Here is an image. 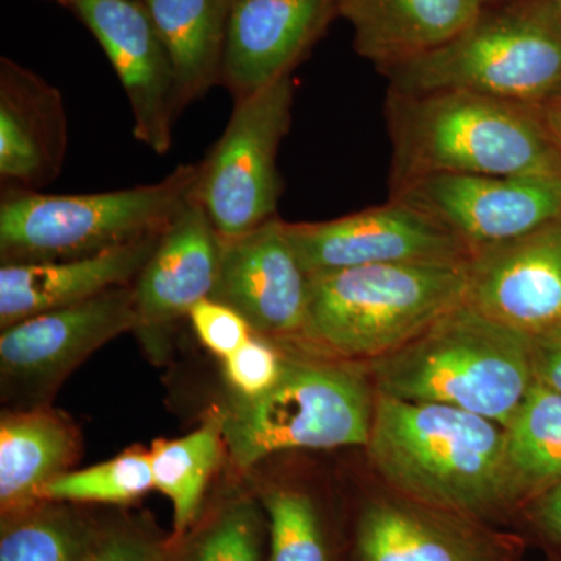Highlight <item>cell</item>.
Returning <instances> with one entry per match:
<instances>
[{
	"mask_svg": "<svg viewBox=\"0 0 561 561\" xmlns=\"http://www.w3.org/2000/svg\"><path fill=\"white\" fill-rule=\"evenodd\" d=\"M391 190L431 175L561 172V149L540 106L465 91L389 92Z\"/></svg>",
	"mask_w": 561,
	"mask_h": 561,
	"instance_id": "6da1fadb",
	"label": "cell"
},
{
	"mask_svg": "<svg viewBox=\"0 0 561 561\" xmlns=\"http://www.w3.org/2000/svg\"><path fill=\"white\" fill-rule=\"evenodd\" d=\"M365 448L391 489L430 507L483 516L516 500L504 427L485 416L376 394Z\"/></svg>",
	"mask_w": 561,
	"mask_h": 561,
	"instance_id": "7a4b0ae2",
	"label": "cell"
},
{
	"mask_svg": "<svg viewBox=\"0 0 561 561\" xmlns=\"http://www.w3.org/2000/svg\"><path fill=\"white\" fill-rule=\"evenodd\" d=\"M376 394L449 405L496 421L515 415L531 382V342L467 300L402 348L368 364Z\"/></svg>",
	"mask_w": 561,
	"mask_h": 561,
	"instance_id": "3957f363",
	"label": "cell"
},
{
	"mask_svg": "<svg viewBox=\"0 0 561 561\" xmlns=\"http://www.w3.org/2000/svg\"><path fill=\"white\" fill-rule=\"evenodd\" d=\"M298 342L334 359L371 362L402 348L467 300V264H390L308 276Z\"/></svg>",
	"mask_w": 561,
	"mask_h": 561,
	"instance_id": "277c9868",
	"label": "cell"
},
{
	"mask_svg": "<svg viewBox=\"0 0 561 561\" xmlns=\"http://www.w3.org/2000/svg\"><path fill=\"white\" fill-rule=\"evenodd\" d=\"M389 92L465 91L541 106L561 94V13L552 0L482 7L438 49L387 70Z\"/></svg>",
	"mask_w": 561,
	"mask_h": 561,
	"instance_id": "5b68a950",
	"label": "cell"
},
{
	"mask_svg": "<svg viewBox=\"0 0 561 561\" xmlns=\"http://www.w3.org/2000/svg\"><path fill=\"white\" fill-rule=\"evenodd\" d=\"M197 175L198 164H183L158 183L131 190H10L0 203L2 264L79 260L161 234L192 197Z\"/></svg>",
	"mask_w": 561,
	"mask_h": 561,
	"instance_id": "8992f818",
	"label": "cell"
},
{
	"mask_svg": "<svg viewBox=\"0 0 561 561\" xmlns=\"http://www.w3.org/2000/svg\"><path fill=\"white\" fill-rule=\"evenodd\" d=\"M370 376L335 362H284L272 390L256 400L234 398L221 413L225 446L247 470L291 449L367 446L375 416Z\"/></svg>",
	"mask_w": 561,
	"mask_h": 561,
	"instance_id": "52a82bcc",
	"label": "cell"
},
{
	"mask_svg": "<svg viewBox=\"0 0 561 561\" xmlns=\"http://www.w3.org/2000/svg\"><path fill=\"white\" fill-rule=\"evenodd\" d=\"M291 77L239 99L224 135L198 164L192 197L221 239L275 219L283 181L276 157L290 127Z\"/></svg>",
	"mask_w": 561,
	"mask_h": 561,
	"instance_id": "ba28073f",
	"label": "cell"
},
{
	"mask_svg": "<svg viewBox=\"0 0 561 561\" xmlns=\"http://www.w3.org/2000/svg\"><path fill=\"white\" fill-rule=\"evenodd\" d=\"M391 198L427 214L472 254L561 220V172L431 175L412 181Z\"/></svg>",
	"mask_w": 561,
	"mask_h": 561,
	"instance_id": "9c48e42d",
	"label": "cell"
},
{
	"mask_svg": "<svg viewBox=\"0 0 561 561\" xmlns=\"http://www.w3.org/2000/svg\"><path fill=\"white\" fill-rule=\"evenodd\" d=\"M306 275L390 264H467L471 250L451 231L408 203L313 224H287Z\"/></svg>",
	"mask_w": 561,
	"mask_h": 561,
	"instance_id": "30bf717a",
	"label": "cell"
},
{
	"mask_svg": "<svg viewBox=\"0 0 561 561\" xmlns=\"http://www.w3.org/2000/svg\"><path fill=\"white\" fill-rule=\"evenodd\" d=\"M116 70L127 94L136 139L154 153L172 149L181 111L175 72L142 0H66Z\"/></svg>",
	"mask_w": 561,
	"mask_h": 561,
	"instance_id": "8fae6325",
	"label": "cell"
},
{
	"mask_svg": "<svg viewBox=\"0 0 561 561\" xmlns=\"http://www.w3.org/2000/svg\"><path fill=\"white\" fill-rule=\"evenodd\" d=\"M309 278L286 231L265 221L245 234L220 238L219 271L209 298L230 306L268 341H298L306 321Z\"/></svg>",
	"mask_w": 561,
	"mask_h": 561,
	"instance_id": "7c38bea8",
	"label": "cell"
},
{
	"mask_svg": "<svg viewBox=\"0 0 561 561\" xmlns=\"http://www.w3.org/2000/svg\"><path fill=\"white\" fill-rule=\"evenodd\" d=\"M138 328L135 289L114 287L90 300L39 313L0 335V371L7 382L43 391L117 335Z\"/></svg>",
	"mask_w": 561,
	"mask_h": 561,
	"instance_id": "4fadbf2b",
	"label": "cell"
},
{
	"mask_svg": "<svg viewBox=\"0 0 561 561\" xmlns=\"http://www.w3.org/2000/svg\"><path fill=\"white\" fill-rule=\"evenodd\" d=\"M467 301L491 319L535 335L561 323V220L474 251Z\"/></svg>",
	"mask_w": 561,
	"mask_h": 561,
	"instance_id": "5bb4252c",
	"label": "cell"
},
{
	"mask_svg": "<svg viewBox=\"0 0 561 561\" xmlns=\"http://www.w3.org/2000/svg\"><path fill=\"white\" fill-rule=\"evenodd\" d=\"M334 14L337 0H231L221 83L234 102L290 76Z\"/></svg>",
	"mask_w": 561,
	"mask_h": 561,
	"instance_id": "9a60e30c",
	"label": "cell"
},
{
	"mask_svg": "<svg viewBox=\"0 0 561 561\" xmlns=\"http://www.w3.org/2000/svg\"><path fill=\"white\" fill-rule=\"evenodd\" d=\"M220 236L201 203L191 197L161 232L157 249L136 278L138 328L157 342L162 332L206 300L216 286Z\"/></svg>",
	"mask_w": 561,
	"mask_h": 561,
	"instance_id": "2e32d148",
	"label": "cell"
},
{
	"mask_svg": "<svg viewBox=\"0 0 561 561\" xmlns=\"http://www.w3.org/2000/svg\"><path fill=\"white\" fill-rule=\"evenodd\" d=\"M160 236L68 261L7 262L0 268L2 330L77 305L114 287L130 286L157 249Z\"/></svg>",
	"mask_w": 561,
	"mask_h": 561,
	"instance_id": "e0dca14e",
	"label": "cell"
},
{
	"mask_svg": "<svg viewBox=\"0 0 561 561\" xmlns=\"http://www.w3.org/2000/svg\"><path fill=\"white\" fill-rule=\"evenodd\" d=\"M68 125L60 92L7 58L0 62V175L33 186L60 172Z\"/></svg>",
	"mask_w": 561,
	"mask_h": 561,
	"instance_id": "ac0fdd59",
	"label": "cell"
},
{
	"mask_svg": "<svg viewBox=\"0 0 561 561\" xmlns=\"http://www.w3.org/2000/svg\"><path fill=\"white\" fill-rule=\"evenodd\" d=\"M481 9L478 0H337L354 50L381 73L456 38Z\"/></svg>",
	"mask_w": 561,
	"mask_h": 561,
	"instance_id": "d6986e66",
	"label": "cell"
},
{
	"mask_svg": "<svg viewBox=\"0 0 561 561\" xmlns=\"http://www.w3.org/2000/svg\"><path fill=\"white\" fill-rule=\"evenodd\" d=\"M79 454V435L54 412L3 413L0 420V505L18 516L43 501V491L68 471Z\"/></svg>",
	"mask_w": 561,
	"mask_h": 561,
	"instance_id": "ffe728a7",
	"label": "cell"
},
{
	"mask_svg": "<svg viewBox=\"0 0 561 561\" xmlns=\"http://www.w3.org/2000/svg\"><path fill=\"white\" fill-rule=\"evenodd\" d=\"M171 58L181 110L221 81L231 0H142Z\"/></svg>",
	"mask_w": 561,
	"mask_h": 561,
	"instance_id": "44dd1931",
	"label": "cell"
},
{
	"mask_svg": "<svg viewBox=\"0 0 561 561\" xmlns=\"http://www.w3.org/2000/svg\"><path fill=\"white\" fill-rule=\"evenodd\" d=\"M505 460L516 500L561 479V394L535 379L508 421Z\"/></svg>",
	"mask_w": 561,
	"mask_h": 561,
	"instance_id": "7402d4cb",
	"label": "cell"
},
{
	"mask_svg": "<svg viewBox=\"0 0 561 561\" xmlns=\"http://www.w3.org/2000/svg\"><path fill=\"white\" fill-rule=\"evenodd\" d=\"M356 542L360 561H489L467 541L390 501L364 508Z\"/></svg>",
	"mask_w": 561,
	"mask_h": 561,
	"instance_id": "603a6c76",
	"label": "cell"
},
{
	"mask_svg": "<svg viewBox=\"0 0 561 561\" xmlns=\"http://www.w3.org/2000/svg\"><path fill=\"white\" fill-rule=\"evenodd\" d=\"M224 445L220 412L184 437L153 443L150 456L154 489L172 502L176 534H183L201 511L203 494L219 465Z\"/></svg>",
	"mask_w": 561,
	"mask_h": 561,
	"instance_id": "cb8c5ba5",
	"label": "cell"
},
{
	"mask_svg": "<svg viewBox=\"0 0 561 561\" xmlns=\"http://www.w3.org/2000/svg\"><path fill=\"white\" fill-rule=\"evenodd\" d=\"M154 489L150 451L127 449L121 456L84 468L66 471L43 491V501L127 504Z\"/></svg>",
	"mask_w": 561,
	"mask_h": 561,
	"instance_id": "d4e9b609",
	"label": "cell"
},
{
	"mask_svg": "<svg viewBox=\"0 0 561 561\" xmlns=\"http://www.w3.org/2000/svg\"><path fill=\"white\" fill-rule=\"evenodd\" d=\"M0 538V561H80L92 542L87 527L69 512L21 513Z\"/></svg>",
	"mask_w": 561,
	"mask_h": 561,
	"instance_id": "484cf974",
	"label": "cell"
},
{
	"mask_svg": "<svg viewBox=\"0 0 561 561\" xmlns=\"http://www.w3.org/2000/svg\"><path fill=\"white\" fill-rule=\"evenodd\" d=\"M271 561H327L319 516L305 493L290 489L265 494Z\"/></svg>",
	"mask_w": 561,
	"mask_h": 561,
	"instance_id": "4316f807",
	"label": "cell"
},
{
	"mask_svg": "<svg viewBox=\"0 0 561 561\" xmlns=\"http://www.w3.org/2000/svg\"><path fill=\"white\" fill-rule=\"evenodd\" d=\"M261 524L253 502H231L198 535L180 561H262Z\"/></svg>",
	"mask_w": 561,
	"mask_h": 561,
	"instance_id": "83f0119b",
	"label": "cell"
},
{
	"mask_svg": "<svg viewBox=\"0 0 561 561\" xmlns=\"http://www.w3.org/2000/svg\"><path fill=\"white\" fill-rule=\"evenodd\" d=\"M284 359L268 339L254 334L224 359V371L236 398L256 400L273 389L284 370Z\"/></svg>",
	"mask_w": 561,
	"mask_h": 561,
	"instance_id": "f1b7e54d",
	"label": "cell"
},
{
	"mask_svg": "<svg viewBox=\"0 0 561 561\" xmlns=\"http://www.w3.org/2000/svg\"><path fill=\"white\" fill-rule=\"evenodd\" d=\"M187 317L198 341L220 359H227L254 335L241 313L213 298L195 305Z\"/></svg>",
	"mask_w": 561,
	"mask_h": 561,
	"instance_id": "f546056e",
	"label": "cell"
},
{
	"mask_svg": "<svg viewBox=\"0 0 561 561\" xmlns=\"http://www.w3.org/2000/svg\"><path fill=\"white\" fill-rule=\"evenodd\" d=\"M161 542L135 530H119L92 541L80 561H162Z\"/></svg>",
	"mask_w": 561,
	"mask_h": 561,
	"instance_id": "4dcf8cb0",
	"label": "cell"
},
{
	"mask_svg": "<svg viewBox=\"0 0 561 561\" xmlns=\"http://www.w3.org/2000/svg\"><path fill=\"white\" fill-rule=\"evenodd\" d=\"M530 342L535 379L561 394V323L530 335Z\"/></svg>",
	"mask_w": 561,
	"mask_h": 561,
	"instance_id": "1f68e13d",
	"label": "cell"
},
{
	"mask_svg": "<svg viewBox=\"0 0 561 561\" xmlns=\"http://www.w3.org/2000/svg\"><path fill=\"white\" fill-rule=\"evenodd\" d=\"M534 519L546 535L561 542V479L537 494Z\"/></svg>",
	"mask_w": 561,
	"mask_h": 561,
	"instance_id": "d6a6232c",
	"label": "cell"
},
{
	"mask_svg": "<svg viewBox=\"0 0 561 561\" xmlns=\"http://www.w3.org/2000/svg\"><path fill=\"white\" fill-rule=\"evenodd\" d=\"M542 121L561 149V94L540 106Z\"/></svg>",
	"mask_w": 561,
	"mask_h": 561,
	"instance_id": "836d02e7",
	"label": "cell"
},
{
	"mask_svg": "<svg viewBox=\"0 0 561 561\" xmlns=\"http://www.w3.org/2000/svg\"><path fill=\"white\" fill-rule=\"evenodd\" d=\"M482 7L494 5V3L508 2V0H478Z\"/></svg>",
	"mask_w": 561,
	"mask_h": 561,
	"instance_id": "e575fe53",
	"label": "cell"
},
{
	"mask_svg": "<svg viewBox=\"0 0 561 561\" xmlns=\"http://www.w3.org/2000/svg\"><path fill=\"white\" fill-rule=\"evenodd\" d=\"M552 2L556 3L557 9H559L561 13V0H552Z\"/></svg>",
	"mask_w": 561,
	"mask_h": 561,
	"instance_id": "d590c367",
	"label": "cell"
},
{
	"mask_svg": "<svg viewBox=\"0 0 561 561\" xmlns=\"http://www.w3.org/2000/svg\"><path fill=\"white\" fill-rule=\"evenodd\" d=\"M57 2L62 3V5H66V0H57Z\"/></svg>",
	"mask_w": 561,
	"mask_h": 561,
	"instance_id": "8d00e7d4",
	"label": "cell"
}]
</instances>
